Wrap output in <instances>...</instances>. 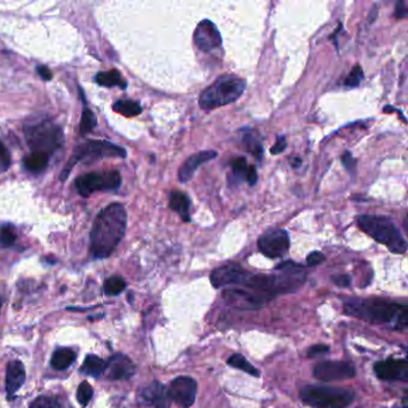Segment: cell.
Here are the masks:
<instances>
[{
	"mask_svg": "<svg viewBox=\"0 0 408 408\" xmlns=\"http://www.w3.org/2000/svg\"><path fill=\"white\" fill-rule=\"evenodd\" d=\"M16 241V234L11 226H3L0 228V245L3 248H9L14 245Z\"/></svg>",
	"mask_w": 408,
	"mask_h": 408,
	"instance_id": "1f68e13d",
	"label": "cell"
},
{
	"mask_svg": "<svg viewBox=\"0 0 408 408\" xmlns=\"http://www.w3.org/2000/svg\"><path fill=\"white\" fill-rule=\"evenodd\" d=\"M48 160H49V156L38 154V152H32L24 158V168L29 170L30 173H41L47 168Z\"/></svg>",
	"mask_w": 408,
	"mask_h": 408,
	"instance_id": "d4e9b609",
	"label": "cell"
},
{
	"mask_svg": "<svg viewBox=\"0 0 408 408\" xmlns=\"http://www.w3.org/2000/svg\"><path fill=\"white\" fill-rule=\"evenodd\" d=\"M287 143L285 136H278L277 143L271 147V154L272 155H279V154H282L283 151L287 150Z\"/></svg>",
	"mask_w": 408,
	"mask_h": 408,
	"instance_id": "8d00e7d4",
	"label": "cell"
},
{
	"mask_svg": "<svg viewBox=\"0 0 408 408\" xmlns=\"http://www.w3.org/2000/svg\"><path fill=\"white\" fill-rule=\"evenodd\" d=\"M313 375L315 379L324 382H332V381L348 380L356 375L355 368L345 363V361H321L314 366Z\"/></svg>",
	"mask_w": 408,
	"mask_h": 408,
	"instance_id": "4fadbf2b",
	"label": "cell"
},
{
	"mask_svg": "<svg viewBox=\"0 0 408 408\" xmlns=\"http://www.w3.org/2000/svg\"><path fill=\"white\" fill-rule=\"evenodd\" d=\"M107 157H126V150L122 149L121 146L114 145L112 143L102 141H89L77 146L73 155L71 157L65 168L61 174V181H65L66 178L70 174L71 169L75 167L78 162H91V160H101Z\"/></svg>",
	"mask_w": 408,
	"mask_h": 408,
	"instance_id": "52a82bcc",
	"label": "cell"
},
{
	"mask_svg": "<svg viewBox=\"0 0 408 408\" xmlns=\"http://www.w3.org/2000/svg\"><path fill=\"white\" fill-rule=\"evenodd\" d=\"M25 139L33 152L52 155L64 144L61 127L51 120H41L24 127Z\"/></svg>",
	"mask_w": 408,
	"mask_h": 408,
	"instance_id": "5b68a950",
	"label": "cell"
},
{
	"mask_svg": "<svg viewBox=\"0 0 408 408\" xmlns=\"http://www.w3.org/2000/svg\"><path fill=\"white\" fill-rule=\"evenodd\" d=\"M324 255L320 252H313L308 255L307 258V263L309 266H317L320 263H322L324 261Z\"/></svg>",
	"mask_w": 408,
	"mask_h": 408,
	"instance_id": "f35d334b",
	"label": "cell"
},
{
	"mask_svg": "<svg viewBox=\"0 0 408 408\" xmlns=\"http://www.w3.org/2000/svg\"><path fill=\"white\" fill-rule=\"evenodd\" d=\"M335 285H338L339 287H348L351 285V278L346 276V274H341V276H334L332 277Z\"/></svg>",
	"mask_w": 408,
	"mask_h": 408,
	"instance_id": "ab89813d",
	"label": "cell"
},
{
	"mask_svg": "<svg viewBox=\"0 0 408 408\" xmlns=\"http://www.w3.org/2000/svg\"><path fill=\"white\" fill-rule=\"evenodd\" d=\"M10 165H11V157H10L9 150L0 141V173H4L9 169Z\"/></svg>",
	"mask_w": 408,
	"mask_h": 408,
	"instance_id": "d590c367",
	"label": "cell"
},
{
	"mask_svg": "<svg viewBox=\"0 0 408 408\" xmlns=\"http://www.w3.org/2000/svg\"><path fill=\"white\" fill-rule=\"evenodd\" d=\"M228 365L232 366L235 369H239V370L244 371L249 375L254 376V377H259L260 372L255 366L252 365L242 355L239 353H235L232 356L228 359Z\"/></svg>",
	"mask_w": 408,
	"mask_h": 408,
	"instance_id": "4316f807",
	"label": "cell"
},
{
	"mask_svg": "<svg viewBox=\"0 0 408 408\" xmlns=\"http://www.w3.org/2000/svg\"><path fill=\"white\" fill-rule=\"evenodd\" d=\"M245 90V80L237 75H221L218 80L202 91L199 104L205 110L221 108L241 97Z\"/></svg>",
	"mask_w": 408,
	"mask_h": 408,
	"instance_id": "277c9868",
	"label": "cell"
},
{
	"mask_svg": "<svg viewBox=\"0 0 408 408\" xmlns=\"http://www.w3.org/2000/svg\"><path fill=\"white\" fill-rule=\"evenodd\" d=\"M109 380H128L136 372V365L128 357L117 353L106 363V370Z\"/></svg>",
	"mask_w": 408,
	"mask_h": 408,
	"instance_id": "ac0fdd59",
	"label": "cell"
},
{
	"mask_svg": "<svg viewBox=\"0 0 408 408\" xmlns=\"http://www.w3.org/2000/svg\"><path fill=\"white\" fill-rule=\"evenodd\" d=\"M231 169H232V174L237 181L244 180L247 178V171H248L247 160L244 157H237V158L231 160Z\"/></svg>",
	"mask_w": 408,
	"mask_h": 408,
	"instance_id": "4dcf8cb0",
	"label": "cell"
},
{
	"mask_svg": "<svg viewBox=\"0 0 408 408\" xmlns=\"http://www.w3.org/2000/svg\"><path fill=\"white\" fill-rule=\"evenodd\" d=\"M407 6H406V3L405 1H399L398 4H396V9H395V17L396 19H405V17H407Z\"/></svg>",
	"mask_w": 408,
	"mask_h": 408,
	"instance_id": "b9f144b4",
	"label": "cell"
},
{
	"mask_svg": "<svg viewBox=\"0 0 408 408\" xmlns=\"http://www.w3.org/2000/svg\"><path fill=\"white\" fill-rule=\"evenodd\" d=\"M29 408H62L54 398L49 396H38L30 404Z\"/></svg>",
	"mask_w": 408,
	"mask_h": 408,
	"instance_id": "e575fe53",
	"label": "cell"
},
{
	"mask_svg": "<svg viewBox=\"0 0 408 408\" xmlns=\"http://www.w3.org/2000/svg\"><path fill=\"white\" fill-rule=\"evenodd\" d=\"M138 404L141 408H169L168 389L162 383L155 381L139 390Z\"/></svg>",
	"mask_w": 408,
	"mask_h": 408,
	"instance_id": "9a60e30c",
	"label": "cell"
},
{
	"mask_svg": "<svg viewBox=\"0 0 408 408\" xmlns=\"http://www.w3.org/2000/svg\"><path fill=\"white\" fill-rule=\"evenodd\" d=\"M363 78H364L363 69H361V66L356 65L353 67V70L350 72V75L346 77L345 85L348 88H357L363 82Z\"/></svg>",
	"mask_w": 408,
	"mask_h": 408,
	"instance_id": "836d02e7",
	"label": "cell"
},
{
	"mask_svg": "<svg viewBox=\"0 0 408 408\" xmlns=\"http://www.w3.org/2000/svg\"><path fill=\"white\" fill-rule=\"evenodd\" d=\"M36 71H38V75H40V77H41L43 80H52V72H51V70H49L48 67H46V66H38Z\"/></svg>",
	"mask_w": 408,
	"mask_h": 408,
	"instance_id": "ee69618b",
	"label": "cell"
},
{
	"mask_svg": "<svg viewBox=\"0 0 408 408\" xmlns=\"http://www.w3.org/2000/svg\"><path fill=\"white\" fill-rule=\"evenodd\" d=\"M396 408H408L407 404H406V399L404 400V405L403 406H399V407Z\"/></svg>",
	"mask_w": 408,
	"mask_h": 408,
	"instance_id": "bcb514c9",
	"label": "cell"
},
{
	"mask_svg": "<svg viewBox=\"0 0 408 408\" xmlns=\"http://www.w3.org/2000/svg\"><path fill=\"white\" fill-rule=\"evenodd\" d=\"M114 112L121 114L123 117H136L143 112L141 104L132 99H120L113 106Z\"/></svg>",
	"mask_w": 408,
	"mask_h": 408,
	"instance_id": "484cf974",
	"label": "cell"
},
{
	"mask_svg": "<svg viewBox=\"0 0 408 408\" xmlns=\"http://www.w3.org/2000/svg\"><path fill=\"white\" fill-rule=\"evenodd\" d=\"M126 287V283L121 277H110L104 283V292L109 296H117L121 293Z\"/></svg>",
	"mask_w": 408,
	"mask_h": 408,
	"instance_id": "f1b7e54d",
	"label": "cell"
},
{
	"mask_svg": "<svg viewBox=\"0 0 408 408\" xmlns=\"http://www.w3.org/2000/svg\"><path fill=\"white\" fill-rule=\"evenodd\" d=\"M341 160H343V165H345V168L348 170V171H353L355 168H356V160L352 157L351 152H345V155L341 157Z\"/></svg>",
	"mask_w": 408,
	"mask_h": 408,
	"instance_id": "60d3db41",
	"label": "cell"
},
{
	"mask_svg": "<svg viewBox=\"0 0 408 408\" xmlns=\"http://www.w3.org/2000/svg\"><path fill=\"white\" fill-rule=\"evenodd\" d=\"M329 348L327 345H324V344H319V345H315L313 348H309V351H308V357H320L322 356V355H326V353H328Z\"/></svg>",
	"mask_w": 408,
	"mask_h": 408,
	"instance_id": "74e56055",
	"label": "cell"
},
{
	"mask_svg": "<svg viewBox=\"0 0 408 408\" xmlns=\"http://www.w3.org/2000/svg\"><path fill=\"white\" fill-rule=\"evenodd\" d=\"M357 224L366 235L375 239L376 242L385 245L390 252L395 254L406 253L407 242L399 228L388 217L372 215L358 216Z\"/></svg>",
	"mask_w": 408,
	"mask_h": 408,
	"instance_id": "3957f363",
	"label": "cell"
},
{
	"mask_svg": "<svg viewBox=\"0 0 408 408\" xmlns=\"http://www.w3.org/2000/svg\"><path fill=\"white\" fill-rule=\"evenodd\" d=\"M247 181H248L249 186H254L255 183L258 182V171L254 165L248 167V171H247Z\"/></svg>",
	"mask_w": 408,
	"mask_h": 408,
	"instance_id": "7bdbcfd3",
	"label": "cell"
},
{
	"mask_svg": "<svg viewBox=\"0 0 408 408\" xmlns=\"http://www.w3.org/2000/svg\"><path fill=\"white\" fill-rule=\"evenodd\" d=\"M197 388V382L193 380L192 377L180 376L170 383L168 393L170 400H173L175 404L180 407L188 408L195 401Z\"/></svg>",
	"mask_w": 408,
	"mask_h": 408,
	"instance_id": "7c38bea8",
	"label": "cell"
},
{
	"mask_svg": "<svg viewBox=\"0 0 408 408\" xmlns=\"http://www.w3.org/2000/svg\"><path fill=\"white\" fill-rule=\"evenodd\" d=\"M121 184V175L117 170L89 173L75 180V188L82 197H89L97 191H117Z\"/></svg>",
	"mask_w": 408,
	"mask_h": 408,
	"instance_id": "ba28073f",
	"label": "cell"
},
{
	"mask_svg": "<svg viewBox=\"0 0 408 408\" xmlns=\"http://www.w3.org/2000/svg\"><path fill=\"white\" fill-rule=\"evenodd\" d=\"M96 125H97V119L95 117V114L89 108H84L83 114H82V119H80V133H82V136H85L89 132L93 131Z\"/></svg>",
	"mask_w": 408,
	"mask_h": 408,
	"instance_id": "f546056e",
	"label": "cell"
},
{
	"mask_svg": "<svg viewBox=\"0 0 408 408\" xmlns=\"http://www.w3.org/2000/svg\"><path fill=\"white\" fill-rule=\"evenodd\" d=\"M300 163H302V160H300V158H293V160H291V165L293 168H298Z\"/></svg>",
	"mask_w": 408,
	"mask_h": 408,
	"instance_id": "f6af8a7d",
	"label": "cell"
},
{
	"mask_svg": "<svg viewBox=\"0 0 408 408\" xmlns=\"http://www.w3.org/2000/svg\"><path fill=\"white\" fill-rule=\"evenodd\" d=\"M106 370V361L99 357L90 355L85 358L83 365L80 368V372L84 375L99 377Z\"/></svg>",
	"mask_w": 408,
	"mask_h": 408,
	"instance_id": "7402d4cb",
	"label": "cell"
},
{
	"mask_svg": "<svg viewBox=\"0 0 408 408\" xmlns=\"http://www.w3.org/2000/svg\"><path fill=\"white\" fill-rule=\"evenodd\" d=\"M258 247L267 258H282L289 252L290 239L287 231L283 229H269L260 236Z\"/></svg>",
	"mask_w": 408,
	"mask_h": 408,
	"instance_id": "30bf717a",
	"label": "cell"
},
{
	"mask_svg": "<svg viewBox=\"0 0 408 408\" xmlns=\"http://www.w3.org/2000/svg\"><path fill=\"white\" fill-rule=\"evenodd\" d=\"M96 82L102 86H120L121 89H126V80H123L121 73L117 70L107 71V72H99L96 75Z\"/></svg>",
	"mask_w": 408,
	"mask_h": 408,
	"instance_id": "cb8c5ba5",
	"label": "cell"
},
{
	"mask_svg": "<svg viewBox=\"0 0 408 408\" xmlns=\"http://www.w3.org/2000/svg\"><path fill=\"white\" fill-rule=\"evenodd\" d=\"M345 313L371 324H383L395 329H406L408 309L406 304H398L385 300H352L345 304Z\"/></svg>",
	"mask_w": 408,
	"mask_h": 408,
	"instance_id": "7a4b0ae2",
	"label": "cell"
},
{
	"mask_svg": "<svg viewBox=\"0 0 408 408\" xmlns=\"http://www.w3.org/2000/svg\"><path fill=\"white\" fill-rule=\"evenodd\" d=\"M169 207L173 211L178 212L183 221H188V223L191 221V216H189L191 202L184 193L180 191H173L170 193Z\"/></svg>",
	"mask_w": 408,
	"mask_h": 408,
	"instance_id": "44dd1931",
	"label": "cell"
},
{
	"mask_svg": "<svg viewBox=\"0 0 408 408\" xmlns=\"http://www.w3.org/2000/svg\"><path fill=\"white\" fill-rule=\"evenodd\" d=\"M77 353L71 348H59L53 353L52 366L57 370H65L75 361Z\"/></svg>",
	"mask_w": 408,
	"mask_h": 408,
	"instance_id": "603a6c76",
	"label": "cell"
},
{
	"mask_svg": "<svg viewBox=\"0 0 408 408\" xmlns=\"http://www.w3.org/2000/svg\"><path fill=\"white\" fill-rule=\"evenodd\" d=\"M243 144L245 150L248 151L249 154H252L256 160H263V147L256 136L249 134V133L244 134Z\"/></svg>",
	"mask_w": 408,
	"mask_h": 408,
	"instance_id": "83f0119b",
	"label": "cell"
},
{
	"mask_svg": "<svg viewBox=\"0 0 408 408\" xmlns=\"http://www.w3.org/2000/svg\"><path fill=\"white\" fill-rule=\"evenodd\" d=\"M193 38L197 49H200L202 52H211L221 46V33L210 19H202L197 24Z\"/></svg>",
	"mask_w": 408,
	"mask_h": 408,
	"instance_id": "5bb4252c",
	"label": "cell"
},
{
	"mask_svg": "<svg viewBox=\"0 0 408 408\" xmlns=\"http://www.w3.org/2000/svg\"><path fill=\"white\" fill-rule=\"evenodd\" d=\"M375 374L385 381H407L408 361L406 359H385L376 363Z\"/></svg>",
	"mask_w": 408,
	"mask_h": 408,
	"instance_id": "e0dca14e",
	"label": "cell"
},
{
	"mask_svg": "<svg viewBox=\"0 0 408 408\" xmlns=\"http://www.w3.org/2000/svg\"><path fill=\"white\" fill-rule=\"evenodd\" d=\"M217 156H218V154H217L216 151H202V152H197V154H194L191 157H188L186 162L181 165V168L178 169V178L180 182L186 183L189 180H192L195 171L204 163L215 160Z\"/></svg>",
	"mask_w": 408,
	"mask_h": 408,
	"instance_id": "d6986e66",
	"label": "cell"
},
{
	"mask_svg": "<svg viewBox=\"0 0 408 408\" xmlns=\"http://www.w3.org/2000/svg\"><path fill=\"white\" fill-rule=\"evenodd\" d=\"M127 212L122 204H110L96 217L90 232V249L96 259H106L113 254L125 236Z\"/></svg>",
	"mask_w": 408,
	"mask_h": 408,
	"instance_id": "6da1fadb",
	"label": "cell"
},
{
	"mask_svg": "<svg viewBox=\"0 0 408 408\" xmlns=\"http://www.w3.org/2000/svg\"><path fill=\"white\" fill-rule=\"evenodd\" d=\"M300 396L305 405L314 408H343L355 401L351 389L327 385H305Z\"/></svg>",
	"mask_w": 408,
	"mask_h": 408,
	"instance_id": "8992f818",
	"label": "cell"
},
{
	"mask_svg": "<svg viewBox=\"0 0 408 408\" xmlns=\"http://www.w3.org/2000/svg\"><path fill=\"white\" fill-rule=\"evenodd\" d=\"M94 395V390L91 388V385L88 382H82L78 390H77V400L82 406H86L89 404L90 400Z\"/></svg>",
	"mask_w": 408,
	"mask_h": 408,
	"instance_id": "d6a6232c",
	"label": "cell"
},
{
	"mask_svg": "<svg viewBox=\"0 0 408 408\" xmlns=\"http://www.w3.org/2000/svg\"><path fill=\"white\" fill-rule=\"evenodd\" d=\"M221 296L226 304L245 310L260 309L273 298L272 296L245 289H226Z\"/></svg>",
	"mask_w": 408,
	"mask_h": 408,
	"instance_id": "9c48e42d",
	"label": "cell"
},
{
	"mask_svg": "<svg viewBox=\"0 0 408 408\" xmlns=\"http://www.w3.org/2000/svg\"><path fill=\"white\" fill-rule=\"evenodd\" d=\"M25 381V370L19 361H10L6 369V393L9 399H14V395Z\"/></svg>",
	"mask_w": 408,
	"mask_h": 408,
	"instance_id": "ffe728a7",
	"label": "cell"
},
{
	"mask_svg": "<svg viewBox=\"0 0 408 408\" xmlns=\"http://www.w3.org/2000/svg\"><path fill=\"white\" fill-rule=\"evenodd\" d=\"M0 308H1V300H0Z\"/></svg>",
	"mask_w": 408,
	"mask_h": 408,
	"instance_id": "7dc6e473",
	"label": "cell"
},
{
	"mask_svg": "<svg viewBox=\"0 0 408 408\" xmlns=\"http://www.w3.org/2000/svg\"><path fill=\"white\" fill-rule=\"evenodd\" d=\"M247 271L239 265L229 263L221 267L216 268L211 273V283L213 287H226V285H242L244 278L247 276Z\"/></svg>",
	"mask_w": 408,
	"mask_h": 408,
	"instance_id": "2e32d148",
	"label": "cell"
},
{
	"mask_svg": "<svg viewBox=\"0 0 408 408\" xmlns=\"http://www.w3.org/2000/svg\"><path fill=\"white\" fill-rule=\"evenodd\" d=\"M276 271L278 272L276 276L280 293L296 291L304 284L307 273L304 268L298 263L285 261L279 263L276 267Z\"/></svg>",
	"mask_w": 408,
	"mask_h": 408,
	"instance_id": "8fae6325",
	"label": "cell"
}]
</instances>
